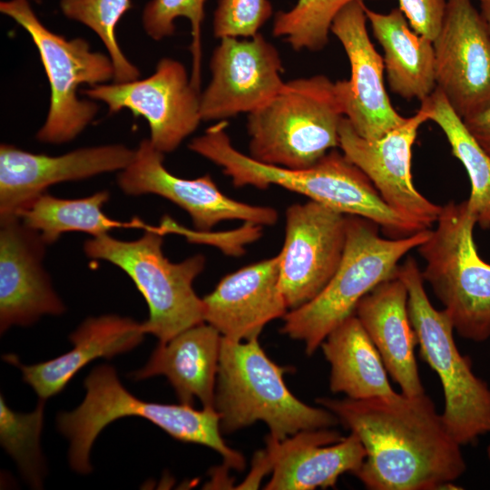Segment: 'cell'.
Masks as SVG:
<instances>
[{"label": "cell", "mask_w": 490, "mask_h": 490, "mask_svg": "<svg viewBox=\"0 0 490 490\" xmlns=\"http://www.w3.org/2000/svg\"><path fill=\"white\" fill-rule=\"evenodd\" d=\"M44 401L33 412L23 414L10 409L0 397V442L34 487L42 485L44 465L40 437L44 417Z\"/></svg>", "instance_id": "30"}, {"label": "cell", "mask_w": 490, "mask_h": 490, "mask_svg": "<svg viewBox=\"0 0 490 490\" xmlns=\"http://www.w3.org/2000/svg\"><path fill=\"white\" fill-rule=\"evenodd\" d=\"M287 370L267 356L259 338L235 341L222 337L213 404L221 433L263 421L270 436L281 441L338 424L328 409L306 405L291 394L283 379Z\"/></svg>", "instance_id": "4"}, {"label": "cell", "mask_w": 490, "mask_h": 490, "mask_svg": "<svg viewBox=\"0 0 490 490\" xmlns=\"http://www.w3.org/2000/svg\"><path fill=\"white\" fill-rule=\"evenodd\" d=\"M268 452L258 460L272 468L269 490H312L333 487L344 473L356 475L367 453L359 437L341 436L328 428L299 432L279 441L269 436Z\"/></svg>", "instance_id": "20"}, {"label": "cell", "mask_w": 490, "mask_h": 490, "mask_svg": "<svg viewBox=\"0 0 490 490\" xmlns=\"http://www.w3.org/2000/svg\"><path fill=\"white\" fill-rule=\"evenodd\" d=\"M0 12L15 20L31 36L46 73L51 101L37 139L60 144L75 138L93 119L98 106L77 96L81 84H102L114 76L110 57L92 52L82 38L67 40L39 20L28 0H6Z\"/></svg>", "instance_id": "10"}, {"label": "cell", "mask_w": 490, "mask_h": 490, "mask_svg": "<svg viewBox=\"0 0 490 490\" xmlns=\"http://www.w3.org/2000/svg\"><path fill=\"white\" fill-rule=\"evenodd\" d=\"M365 9L363 0L348 4L334 19L330 33L342 44L350 64V78L340 81L345 117L358 135L377 140L407 117L394 109L387 93L383 57L369 39Z\"/></svg>", "instance_id": "17"}, {"label": "cell", "mask_w": 490, "mask_h": 490, "mask_svg": "<svg viewBox=\"0 0 490 490\" xmlns=\"http://www.w3.org/2000/svg\"><path fill=\"white\" fill-rule=\"evenodd\" d=\"M82 404L57 416L60 432L70 441L69 463L77 473L92 471L90 452L101 431L118 418L143 417L177 440L203 445L217 451L228 466L241 471L243 456L228 446L221 436L220 416L213 407L146 402L132 396L109 365L95 367L84 379Z\"/></svg>", "instance_id": "3"}, {"label": "cell", "mask_w": 490, "mask_h": 490, "mask_svg": "<svg viewBox=\"0 0 490 490\" xmlns=\"http://www.w3.org/2000/svg\"><path fill=\"white\" fill-rule=\"evenodd\" d=\"M279 276L278 254L226 275L202 298L204 322L231 340L259 338L269 322L289 311Z\"/></svg>", "instance_id": "21"}, {"label": "cell", "mask_w": 490, "mask_h": 490, "mask_svg": "<svg viewBox=\"0 0 490 490\" xmlns=\"http://www.w3.org/2000/svg\"><path fill=\"white\" fill-rule=\"evenodd\" d=\"M221 338L206 322L192 326L159 343L147 364L130 376L142 380L163 375L181 404L199 399L203 407H213Z\"/></svg>", "instance_id": "24"}, {"label": "cell", "mask_w": 490, "mask_h": 490, "mask_svg": "<svg viewBox=\"0 0 490 490\" xmlns=\"http://www.w3.org/2000/svg\"><path fill=\"white\" fill-rule=\"evenodd\" d=\"M210 69L211 81L201 93L202 121L248 114L268 103L285 83L280 54L260 33L244 40L221 38Z\"/></svg>", "instance_id": "15"}, {"label": "cell", "mask_w": 490, "mask_h": 490, "mask_svg": "<svg viewBox=\"0 0 490 490\" xmlns=\"http://www.w3.org/2000/svg\"><path fill=\"white\" fill-rule=\"evenodd\" d=\"M436 224L416 248L425 262L423 279L444 305L454 330L484 342L490 338V264L476 250L467 200L443 205Z\"/></svg>", "instance_id": "8"}, {"label": "cell", "mask_w": 490, "mask_h": 490, "mask_svg": "<svg viewBox=\"0 0 490 490\" xmlns=\"http://www.w3.org/2000/svg\"><path fill=\"white\" fill-rule=\"evenodd\" d=\"M227 125L226 121L211 125L189 148L220 167L236 188L279 186L343 214L366 218L390 239L426 230L387 206L371 181L342 152L333 149L305 169L269 165L237 150L226 132Z\"/></svg>", "instance_id": "2"}, {"label": "cell", "mask_w": 490, "mask_h": 490, "mask_svg": "<svg viewBox=\"0 0 490 490\" xmlns=\"http://www.w3.org/2000/svg\"><path fill=\"white\" fill-rule=\"evenodd\" d=\"M429 121L426 107L400 126L377 140L358 135L344 117L338 130L342 153L371 181L383 201L393 211L426 229L436 223L442 206L424 197L411 174L412 147L419 127Z\"/></svg>", "instance_id": "14"}, {"label": "cell", "mask_w": 490, "mask_h": 490, "mask_svg": "<svg viewBox=\"0 0 490 490\" xmlns=\"http://www.w3.org/2000/svg\"><path fill=\"white\" fill-rule=\"evenodd\" d=\"M438 90L461 118L490 103V32L471 0H448L433 41Z\"/></svg>", "instance_id": "16"}, {"label": "cell", "mask_w": 490, "mask_h": 490, "mask_svg": "<svg viewBox=\"0 0 490 490\" xmlns=\"http://www.w3.org/2000/svg\"><path fill=\"white\" fill-rule=\"evenodd\" d=\"M163 235L158 227L147 226L134 240L104 234L83 244L89 258L109 261L132 279L149 309V317L142 323L143 331L158 338L159 343L204 322L203 301L193 282L204 270L205 257L197 254L170 261L162 251Z\"/></svg>", "instance_id": "7"}, {"label": "cell", "mask_w": 490, "mask_h": 490, "mask_svg": "<svg viewBox=\"0 0 490 490\" xmlns=\"http://www.w3.org/2000/svg\"><path fill=\"white\" fill-rule=\"evenodd\" d=\"M356 434L367 456L355 475L370 490L459 489L466 471L461 446L426 393L367 399L318 398Z\"/></svg>", "instance_id": "1"}, {"label": "cell", "mask_w": 490, "mask_h": 490, "mask_svg": "<svg viewBox=\"0 0 490 490\" xmlns=\"http://www.w3.org/2000/svg\"><path fill=\"white\" fill-rule=\"evenodd\" d=\"M487 456L490 459V445L487 447Z\"/></svg>", "instance_id": "37"}, {"label": "cell", "mask_w": 490, "mask_h": 490, "mask_svg": "<svg viewBox=\"0 0 490 490\" xmlns=\"http://www.w3.org/2000/svg\"><path fill=\"white\" fill-rule=\"evenodd\" d=\"M135 150L122 144L80 148L59 156L0 146V218L15 215L53 184L122 171Z\"/></svg>", "instance_id": "19"}, {"label": "cell", "mask_w": 490, "mask_h": 490, "mask_svg": "<svg viewBox=\"0 0 490 490\" xmlns=\"http://www.w3.org/2000/svg\"><path fill=\"white\" fill-rule=\"evenodd\" d=\"M145 332L142 323L118 315L85 319L70 336L74 345L67 353L51 360L24 365L14 354L3 358L20 368L25 383L45 400L61 392L74 376L92 360L111 358L137 347Z\"/></svg>", "instance_id": "23"}, {"label": "cell", "mask_w": 490, "mask_h": 490, "mask_svg": "<svg viewBox=\"0 0 490 490\" xmlns=\"http://www.w3.org/2000/svg\"><path fill=\"white\" fill-rule=\"evenodd\" d=\"M163 162L164 153L149 139L142 140L132 162L118 175L119 188L127 195L155 194L172 201L189 214L199 231H208L224 220H241L261 227L277 222L274 208L230 198L209 174L196 179L177 177Z\"/></svg>", "instance_id": "13"}, {"label": "cell", "mask_w": 490, "mask_h": 490, "mask_svg": "<svg viewBox=\"0 0 490 490\" xmlns=\"http://www.w3.org/2000/svg\"><path fill=\"white\" fill-rule=\"evenodd\" d=\"M372 32L384 51L383 62L391 91L404 99L427 98L436 89L433 42L411 31L399 8L387 14L366 6Z\"/></svg>", "instance_id": "25"}, {"label": "cell", "mask_w": 490, "mask_h": 490, "mask_svg": "<svg viewBox=\"0 0 490 490\" xmlns=\"http://www.w3.org/2000/svg\"><path fill=\"white\" fill-rule=\"evenodd\" d=\"M379 226L359 216L347 215L346 243L341 261L320 293L289 310L281 333L302 341L311 356L328 333L351 315L360 299L381 282L396 278L398 262L430 234L426 229L411 236L382 238Z\"/></svg>", "instance_id": "6"}, {"label": "cell", "mask_w": 490, "mask_h": 490, "mask_svg": "<svg viewBox=\"0 0 490 490\" xmlns=\"http://www.w3.org/2000/svg\"><path fill=\"white\" fill-rule=\"evenodd\" d=\"M408 293L397 277L366 294L355 315L376 346L387 373L407 396L425 393L415 356L417 336L408 313Z\"/></svg>", "instance_id": "22"}, {"label": "cell", "mask_w": 490, "mask_h": 490, "mask_svg": "<svg viewBox=\"0 0 490 490\" xmlns=\"http://www.w3.org/2000/svg\"><path fill=\"white\" fill-rule=\"evenodd\" d=\"M462 121L472 137L490 156V103Z\"/></svg>", "instance_id": "35"}, {"label": "cell", "mask_w": 490, "mask_h": 490, "mask_svg": "<svg viewBox=\"0 0 490 490\" xmlns=\"http://www.w3.org/2000/svg\"><path fill=\"white\" fill-rule=\"evenodd\" d=\"M480 1H483V0H480Z\"/></svg>", "instance_id": "38"}, {"label": "cell", "mask_w": 490, "mask_h": 490, "mask_svg": "<svg viewBox=\"0 0 490 490\" xmlns=\"http://www.w3.org/2000/svg\"><path fill=\"white\" fill-rule=\"evenodd\" d=\"M199 90L181 62L163 58L145 79L97 84L83 93L105 103L111 113L127 108L135 116H142L149 123L152 144L168 153L202 121Z\"/></svg>", "instance_id": "12"}, {"label": "cell", "mask_w": 490, "mask_h": 490, "mask_svg": "<svg viewBox=\"0 0 490 490\" xmlns=\"http://www.w3.org/2000/svg\"><path fill=\"white\" fill-rule=\"evenodd\" d=\"M344 117L340 81L322 74L289 81L268 103L248 113L249 155L269 165L309 168L338 147Z\"/></svg>", "instance_id": "5"}, {"label": "cell", "mask_w": 490, "mask_h": 490, "mask_svg": "<svg viewBox=\"0 0 490 490\" xmlns=\"http://www.w3.org/2000/svg\"><path fill=\"white\" fill-rule=\"evenodd\" d=\"M408 293V313L417 336L421 358L437 374L444 392V424L462 446L490 433V387L473 371L472 361L458 350L446 314L432 305L421 270L407 257L397 275Z\"/></svg>", "instance_id": "9"}, {"label": "cell", "mask_w": 490, "mask_h": 490, "mask_svg": "<svg viewBox=\"0 0 490 490\" xmlns=\"http://www.w3.org/2000/svg\"><path fill=\"white\" fill-rule=\"evenodd\" d=\"M206 0H151L143 8L142 21L146 34L159 41L171 36L175 31L174 22L184 17L190 21L191 28V50L193 68L191 81L200 89L201 82V34L204 19Z\"/></svg>", "instance_id": "32"}, {"label": "cell", "mask_w": 490, "mask_h": 490, "mask_svg": "<svg viewBox=\"0 0 490 490\" xmlns=\"http://www.w3.org/2000/svg\"><path fill=\"white\" fill-rule=\"evenodd\" d=\"M320 347L330 365L333 393H344L351 399L397 394L379 352L355 314L333 328Z\"/></svg>", "instance_id": "26"}, {"label": "cell", "mask_w": 490, "mask_h": 490, "mask_svg": "<svg viewBox=\"0 0 490 490\" xmlns=\"http://www.w3.org/2000/svg\"><path fill=\"white\" fill-rule=\"evenodd\" d=\"M448 0H398L399 9L417 34L434 41L445 19Z\"/></svg>", "instance_id": "34"}, {"label": "cell", "mask_w": 490, "mask_h": 490, "mask_svg": "<svg viewBox=\"0 0 490 490\" xmlns=\"http://www.w3.org/2000/svg\"><path fill=\"white\" fill-rule=\"evenodd\" d=\"M357 0H298L275 16L272 34L296 51H319L328 42L332 23L339 12Z\"/></svg>", "instance_id": "29"}, {"label": "cell", "mask_w": 490, "mask_h": 490, "mask_svg": "<svg viewBox=\"0 0 490 490\" xmlns=\"http://www.w3.org/2000/svg\"><path fill=\"white\" fill-rule=\"evenodd\" d=\"M63 14L92 29L103 41L112 60L115 83L138 79L140 73L122 52L115 27L131 7V0H60Z\"/></svg>", "instance_id": "31"}, {"label": "cell", "mask_w": 490, "mask_h": 490, "mask_svg": "<svg viewBox=\"0 0 490 490\" xmlns=\"http://www.w3.org/2000/svg\"><path fill=\"white\" fill-rule=\"evenodd\" d=\"M272 15L270 0H219L213 13V34L220 39L252 37Z\"/></svg>", "instance_id": "33"}, {"label": "cell", "mask_w": 490, "mask_h": 490, "mask_svg": "<svg viewBox=\"0 0 490 490\" xmlns=\"http://www.w3.org/2000/svg\"><path fill=\"white\" fill-rule=\"evenodd\" d=\"M481 15L484 17L490 32V0L481 1Z\"/></svg>", "instance_id": "36"}, {"label": "cell", "mask_w": 490, "mask_h": 490, "mask_svg": "<svg viewBox=\"0 0 490 490\" xmlns=\"http://www.w3.org/2000/svg\"><path fill=\"white\" fill-rule=\"evenodd\" d=\"M47 244L15 215L0 218V329L28 326L65 307L43 260Z\"/></svg>", "instance_id": "18"}, {"label": "cell", "mask_w": 490, "mask_h": 490, "mask_svg": "<svg viewBox=\"0 0 490 490\" xmlns=\"http://www.w3.org/2000/svg\"><path fill=\"white\" fill-rule=\"evenodd\" d=\"M109 198L107 191L80 199H62L44 192L22 208L15 216L25 226L37 231L47 245L69 231H81L98 237L108 234L115 228L147 227L137 219L129 222L110 219L103 211Z\"/></svg>", "instance_id": "27"}, {"label": "cell", "mask_w": 490, "mask_h": 490, "mask_svg": "<svg viewBox=\"0 0 490 490\" xmlns=\"http://www.w3.org/2000/svg\"><path fill=\"white\" fill-rule=\"evenodd\" d=\"M347 215L314 201L285 211L279 286L289 310L317 297L336 272L344 252Z\"/></svg>", "instance_id": "11"}, {"label": "cell", "mask_w": 490, "mask_h": 490, "mask_svg": "<svg viewBox=\"0 0 490 490\" xmlns=\"http://www.w3.org/2000/svg\"><path fill=\"white\" fill-rule=\"evenodd\" d=\"M421 105L426 108L429 121L443 131L453 155L467 172L471 186L467 202L475 224L483 230L490 229V156L472 137L440 90L436 88Z\"/></svg>", "instance_id": "28"}]
</instances>
